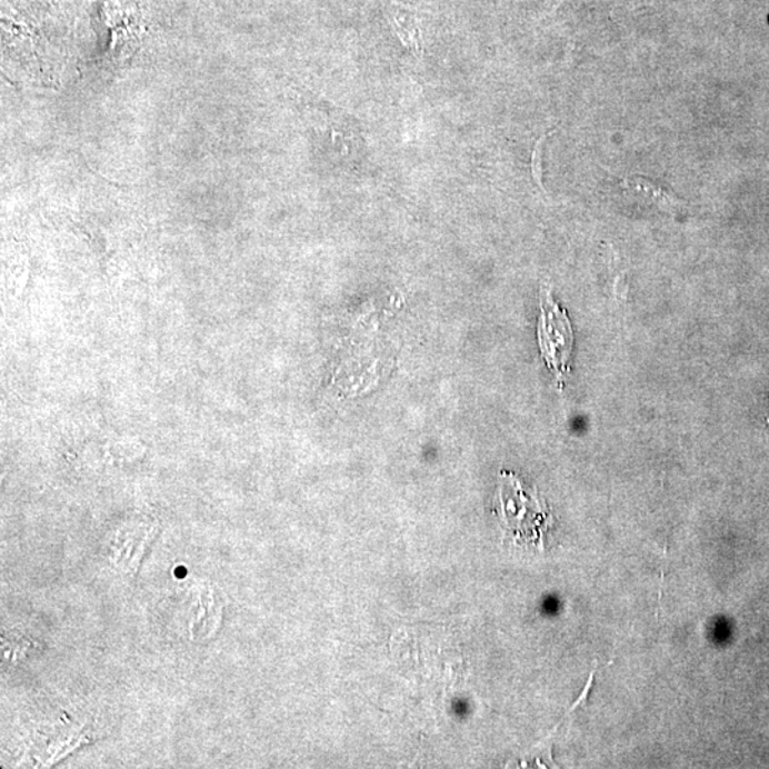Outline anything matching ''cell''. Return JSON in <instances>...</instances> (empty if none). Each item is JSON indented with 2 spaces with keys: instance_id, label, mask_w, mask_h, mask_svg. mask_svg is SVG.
<instances>
[{
  "instance_id": "obj_1",
  "label": "cell",
  "mask_w": 769,
  "mask_h": 769,
  "mask_svg": "<svg viewBox=\"0 0 769 769\" xmlns=\"http://www.w3.org/2000/svg\"><path fill=\"white\" fill-rule=\"evenodd\" d=\"M496 506L505 533L515 543L543 549L545 536L555 520L538 493L528 492L513 473L502 472Z\"/></svg>"
},
{
  "instance_id": "obj_2",
  "label": "cell",
  "mask_w": 769,
  "mask_h": 769,
  "mask_svg": "<svg viewBox=\"0 0 769 769\" xmlns=\"http://www.w3.org/2000/svg\"><path fill=\"white\" fill-rule=\"evenodd\" d=\"M538 341L546 367L555 373L558 387L563 388L565 379L570 373L575 336L568 312L553 300L549 284L541 286L540 290Z\"/></svg>"
},
{
  "instance_id": "obj_3",
  "label": "cell",
  "mask_w": 769,
  "mask_h": 769,
  "mask_svg": "<svg viewBox=\"0 0 769 769\" xmlns=\"http://www.w3.org/2000/svg\"><path fill=\"white\" fill-rule=\"evenodd\" d=\"M384 14L393 32L415 58H422V33L418 10L405 0H384Z\"/></svg>"
},
{
  "instance_id": "obj_5",
  "label": "cell",
  "mask_w": 769,
  "mask_h": 769,
  "mask_svg": "<svg viewBox=\"0 0 769 769\" xmlns=\"http://www.w3.org/2000/svg\"><path fill=\"white\" fill-rule=\"evenodd\" d=\"M555 131L551 130L549 133H546L541 136V138L536 141L533 153H531V176H533V180L538 186L540 187L541 190H545V184H543V144L545 141L550 138L551 134H553Z\"/></svg>"
},
{
  "instance_id": "obj_6",
  "label": "cell",
  "mask_w": 769,
  "mask_h": 769,
  "mask_svg": "<svg viewBox=\"0 0 769 769\" xmlns=\"http://www.w3.org/2000/svg\"><path fill=\"white\" fill-rule=\"evenodd\" d=\"M768 421H769V415H768Z\"/></svg>"
},
{
  "instance_id": "obj_4",
  "label": "cell",
  "mask_w": 769,
  "mask_h": 769,
  "mask_svg": "<svg viewBox=\"0 0 769 769\" xmlns=\"http://www.w3.org/2000/svg\"><path fill=\"white\" fill-rule=\"evenodd\" d=\"M621 186L625 187L626 190H631L635 192H639L641 196L650 197L651 201H655L656 204L662 206V207H676L680 206V202L675 199L669 192L665 191L661 189V187H657L650 181H647L645 179H641V177H637V179H626L621 181Z\"/></svg>"
}]
</instances>
